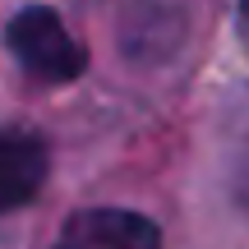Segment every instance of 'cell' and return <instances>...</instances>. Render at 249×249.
Returning a JSON list of instances; mask_svg holds the SVG:
<instances>
[{
  "mask_svg": "<svg viewBox=\"0 0 249 249\" xmlns=\"http://www.w3.org/2000/svg\"><path fill=\"white\" fill-rule=\"evenodd\" d=\"M5 42H9V51H14V60L42 83H70V79H79L83 65H88L83 42L65 28V18L55 14V9H46V5L18 9V14L9 18V28H5Z\"/></svg>",
  "mask_w": 249,
  "mask_h": 249,
  "instance_id": "6da1fadb",
  "label": "cell"
},
{
  "mask_svg": "<svg viewBox=\"0 0 249 249\" xmlns=\"http://www.w3.org/2000/svg\"><path fill=\"white\" fill-rule=\"evenodd\" d=\"M55 249H161V235L148 217L124 208H88L65 222Z\"/></svg>",
  "mask_w": 249,
  "mask_h": 249,
  "instance_id": "7a4b0ae2",
  "label": "cell"
},
{
  "mask_svg": "<svg viewBox=\"0 0 249 249\" xmlns=\"http://www.w3.org/2000/svg\"><path fill=\"white\" fill-rule=\"evenodd\" d=\"M46 166H51L46 143L33 129H0V213L37 198Z\"/></svg>",
  "mask_w": 249,
  "mask_h": 249,
  "instance_id": "3957f363",
  "label": "cell"
},
{
  "mask_svg": "<svg viewBox=\"0 0 249 249\" xmlns=\"http://www.w3.org/2000/svg\"><path fill=\"white\" fill-rule=\"evenodd\" d=\"M235 18H240V33L249 42V0H235Z\"/></svg>",
  "mask_w": 249,
  "mask_h": 249,
  "instance_id": "277c9868",
  "label": "cell"
}]
</instances>
